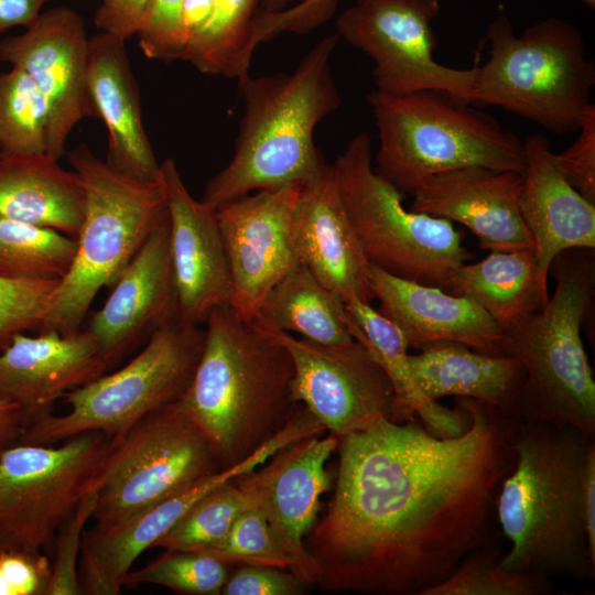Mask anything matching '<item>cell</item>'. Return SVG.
Returning a JSON list of instances; mask_svg holds the SVG:
<instances>
[{
	"label": "cell",
	"instance_id": "cell-7",
	"mask_svg": "<svg viewBox=\"0 0 595 595\" xmlns=\"http://www.w3.org/2000/svg\"><path fill=\"white\" fill-rule=\"evenodd\" d=\"M487 40L489 56L476 67L473 104L500 107L559 136L578 131L595 85L578 28L549 18L517 35L510 19L499 15Z\"/></svg>",
	"mask_w": 595,
	"mask_h": 595
},
{
	"label": "cell",
	"instance_id": "cell-35",
	"mask_svg": "<svg viewBox=\"0 0 595 595\" xmlns=\"http://www.w3.org/2000/svg\"><path fill=\"white\" fill-rule=\"evenodd\" d=\"M48 108L28 74L0 73V153L42 154L47 149Z\"/></svg>",
	"mask_w": 595,
	"mask_h": 595
},
{
	"label": "cell",
	"instance_id": "cell-16",
	"mask_svg": "<svg viewBox=\"0 0 595 595\" xmlns=\"http://www.w3.org/2000/svg\"><path fill=\"white\" fill-rule=\"evenodd\" d=\"M301 185L256 191L216 208L232 282L229 305L252 321L271 289L296 264L291 241Z\"/></svg>",
	"mask_w": 595,
	"mask_h": 595
},
{
	"label": "cell",
	"instance_id": "cell-28",
	"mask_svg": "<svg viewBox=\"0 0 595 595\" xmlns=\"http://www.w3.org/2000/svg\"><path fill=\"white\" fill-rule=\"evenodd\" d=\"M84 215L78 175L46 153H0V219L55 229L77 237Z\"/></svg>",
	"mask_w": 595,
	"mask_h": 595
},
{
	"label": "cell",
	"instance_id": "cell-49",
	"mask_svg": "<svg viewBox=\"0 0 595 595\" xmlns=\"http://www.w3.org/2000/svg\"><path fill=\"white\" fill-rule=\"evenodd\" d=\"M584 517L588 551L595 561V442L587 451L584 473Z\"/></svg>",
	"mask_w": 595,
	"mask_h": 595
},
{
	"label": "cell",
	"instance_id": "cell-18",
	"mask_svg": "<svg viewBox=\"0 0 595 595\" xmlns=\"http://www.w3.org/2000/svg\"><path fill=\"white\" fill-rule=\"evenodd\" d=\"M339 441L332 433L305 437L277 452L259 470L248 473L257 506L293 560V573L306 585H314L316 571L305 538L317 521L321 496L331 489L332 476L325 467Z\"/></svg>",
	"mask_w": 595,
	"mask_h": 595
},
{
	"label": "cell",
	"instance_id": "cell-48",
	"mask_svg": "<svg viewBox=\"0 0 595 595\" xmlns=\"http://www.w3.org/2000/svg\"><path fill=\"white\" fill-rule=\"evenodd\" d=\"M50 0H0V34L13 26L31 25Z\"/></svg>",
	"mask_w": 595,
	"mask_h": 595
},
{
	"label": "cell",
	"instance_id": "cell-32",
	"mask_svg": "<svg viewBox=\"0 0 595 595\" xmlns=\"http://www.w3.org/2000/svg\"><path fill=\"white\" fill-rule=\"evenodd\" d=\"M261 0H214L203 26L192 36L182 61L201 73L241 79L248 74L246 48Z\"/></svg>",
	"mask_w": 595,
	"mask_h": 595
},
{
	"label": "cell",
	"instance_id": "cell-29",
	"mask_svg": "<svg viewBox=\"0 0 595 595\" xmlns=\"http://www.w3.org/2000/svg\"><path fill=\"white\" fill-rule=\"evenodd\" d=\"M351 316L349 331L363 343L387 372L403 422L418 416L423 426L437 437H454L469 426L468 413L459 408L448 409L437 400L426 399L418 389L408 363V342L400 327L370 303L354 300L345 303Z\"/></svg>",
	"mask_w": 595,
	"mask_h": 595
},
{
	"label": "cell",
	"instance_id": "cell-4",
	"mask_svg": "<svg viewBox=\"0 0 595 595\" xmlns=\"http://www.w3.org/2000/svg\"><path fill=\"white\" fill-rule=\"evenodd\" d=\"M337 34L316 42L290 73L238 80L244 115L230 162L206 184L202 202L218 206L252 191L304 185L327 164L317 125L342 104L331 58Z\"/></svg>",
	"mask_w": 595,
	"mask_h": 595
},
{
	"label": "cell",
	"instance_id": "cell-51",
	"mask_svg": "<svg viewBox=\"0 0 595 595\" xmlns=\"http://www.w3.org/2000/svg\"><path fill=\"white\" fill-rule=\"evenodd\" d=\"M213 2L214 0H183L182 25L187 37V43L206 22L212 11Z\"/></svg>",
	"mask_w": 595,
	"mask_h": 595
},
{
	"label": "cell",
	"instance_id": "cell-14",
	"mask_svg": "<svg viewBox=\"0 0 595 595\" xmlns=\"http://www.w3.org/2000/svg\"><path fill=\"white\" fill-rule=\"evenodd\" d=\"M259 326L290 354L292 399L325 431L342 439L381 419L403 422L387 372L363 343L323 345Z\"/></svg>",
	"mask_w": 595,
	"mask_h": 595
},
{
	"label": "cell",
	"instance_id": "cell-41",
	"mask_svg": "<svg viewBox=\"0 0 595 595\" xmlns=\"http://www.w3.org/2000/svg\"><path fill=\"white\" fill-rule=\"evenodd\" d=\"M183 0H149L136 34L142 53L152 60L182 61L187 37L182 25Z\"/></svg>",
	"mask_w": 595,
	"mask_h": 595
},
{
	"label": "cell",
	"instance_id": "cell-23",
	"mask_svg": "<svg viewBox=\"0 0 595 595\" xmlns=\"http://www.w3.org/2000/svg\"><path fill=\"white\" fill-rule=\"evenodd\" d=\"M125 43L102 32L89 37L87 88L94 116L107 130L105 162L129 177L159 182L161 163L142 122L139 88Z\"/></svg>",
	"mask_w": 595,
	"mask_h": 595
},
{
	"label": "cell",
	"instance_id": "cell-20",
	"mask_svg": "<svg viewBox=\"0 0 595 595\" xmlns=\"http://www.w3.org/2000/svg\"><path fill=\"white\" fill-rule=\"evenodd\" d=\"M291 241L296 261L345 303H370L375 295L367 260L346 213L334 164L301 186Z\"/></svg>",
	"mask_w": 595,
	"mask_h": 595
},
{
	"label": "cell",
	"instance_id": "cell-30",
	"mask_svg": "<svg viewBox=\"0 0 595 595\" xmlns=\"http://www.w3.org/2000/svg\"><path fill=\"white\" fill-rule=\"evenodd\" d=\"M448 293L472 300L504 331L549 301L533 249L490 251L483 260L463 263L454 272Z\"/></svg>",
	"mask_w": 595,
	"mask_h": 595
},
{
	"label": "cell",
	"instance_id": "cell-6",
	"mask_svg": "<svg viewBox=\"0 0 595 595\" xmlns=\"http://www.w3.org/2000/svg\"><path fill=\"white\" fill-rule=\"evenodd\" d=\"M378 130L375 171L401 193L428 178L478 166L521 173L523 142L491 115L437 90L368 96Z\"/></svg>",
	"mask_w": 595,
	"mask_h": 595
},
{
	"label": "cell",
	"instance_id": "cell-46",
	"mask_svg": "<svg viewBox=\"0 0 595 595\" xmlns=\"http://www.w3.org/2000/svg\"><path fill=\"white\" fill-rule=\"evenodd\" d=\"M149 0H101L94 17L97 29L127 41L138 31Z\"/></svg>",
	"mask_w": 595,
	"mask_h": 595
},
{
	"label": "cell",
	"instance_id": "cell-39",
	"mask_svg": "<svg viewBox=\"0 0 595 595\" xmlns=\"http://www.w3.org/2000/svg\"><path fill=\"white\" fill-rule=\"evenodd\" d=\"M60 281L0 277V351L15 335L41 329L53 306Z\"/></svg>",
	"mask_w": 595,
	"mask_h": 595
},
{
	"label": "cell",
	"instance_id": "cell-12",
	"mask_svg": "<svg viewBox=\"0 0 595 595\" xmlns=\"http://www.w3.org/2000/svg\"><path fill=\"white\" fill-rule=\"evenodd\" d=\"M220 470L202 431L172 404L138 421L98 476L94 528L110 530Z\"/></svg>",
	"mask_w": 595,
	"mask_h": 595
},
{
	"label": "cell",
	"instance_id": "cell-26",
	"mask_svg": "<svg viewBox=\"0 0 595 595\" xmlns=\"http://www.w3.org/2000/svg\"><path fill=\"white\" fill-rule=\"evenodd\" d=\"M301 437V429L295 423H288L245 461L199 479L117 528L110 530L93 528L85 531V537L95 547L111 578L122 587L125 576L141 553L153 548L154 543L175 527L197 501L221 484L266 464L277 452Z\"/></svg>",
	"mask_w": 595,
	"mask_h": 595
},
{
	"label": "cell",
	"instance_id": "cell-52",
	"mask_svg": "<svg viewBox=\"0 0 595 595\" xmlns=\"http://www.w3.org/2000/svg\"><path fill=\"white\" fill-rule=\"evenodd\" d=\"M303 0H261L260 11L279 12Z\"/></svg>",
	"mask_w": 595,
	"mask_h": 595
},
{
	"label": "cell",
	"instance_id": "cell-10",
	"mask_svg": "<svg viewBox=\"0 0 595 595\" xmlns=\"http://www.w3.org/2000/svg\"><path fill=\"white\" fill-rule=\"evenodd\" d=\"M205 331L174 316L148 338L125 367L64 396L69 410L47 414L23 430L17 443L51 445L85 432L120 437L144 416L174 403L198 364Z\"/></svg>",
	"mask_w": 595,
	"mask_h": 595
},
{
	"label": "cell",
	"instance_id": "cell-5",
	"mask_svg": "<svg viewBox=\"0 0 595 595\" xmlns=\"http://www.w3.org/2000/svg\"><path fill=\"white\" fill-rule=\"evenodd\" d=\"M549 272L555 291L545 306L502 331L505 355L518 358L526 371L518 416L594 437L595 381L582 340L594 301V249L560 252Z\"/></svg>",
	"mask_w": 595,
	"mask_h": 595
},
{
	"label": "cell",
	"instance_id": "cell-17",
	"mask_svg": "<svg viewBox=\"0 0 595 595\" xmlns=\"http://www.w3.org/2000/svg\"><path fill=\"white\" fill-rule=\"evenodd\" d=\"M170 220V252L176 316L199 325L217 306L230 303L232 282L216 209L187 191L176 163H161Z\"/></svg>",
	"mask_w": 595,
	"mask_h": 595
},
{
	"label": "cell",
	"instance_id": "cell-25",
	"mask_svg": "<svg viewBox=\"0 0 595 595\" xmlns=\"http://www.w3.org/2000/svg\"><path fill=\"white\" fill-rule=\"evenodd\" d=\"M370 286L380 313L396 323L409 347L436 342L462 343L489 355H505L504 334L489 315L469 299L440 288L392 275L370 267Z\"/></svg>",
	"mask_w": 595,
	"mask_h": 595
},
{
	"label": "cell",
	"instance_id": "cell-13",
	"mask_svg": "<svg viewBox=\"0 0 595 595\" xmlns=\"http://www.w3.org/2000/svg\"><path fill=\"white\" fill-rule=\"evenodd\" d=\"M440 8L439 0H355L338 15L336 34L372 60L377 91L437 90L473 104L476 67L454 68L434 58Z\"/></svg>",
	"mask_w": 595,
	"mask_h": 595
},
{
	"label": "cell",
	"instance_id": "cell-50",
	"mask_svg": "<svg viewBox=\"0 0 595 595\" xmlns=\"http://www.w3.org/2000/svg\"><path fill=\"white\" fill-rule=\"evenodd\" d=\"M25 425L20 407L14 402L0 399V450L17 443Z\"/></svg>",
	"mask_w": 595,
	"mask_h": 595
},
{
	"label": "cell",
	"instance_id": "cell-44",
	"mask_svg": "<svg viewBox=\"0 0 595 595\" xmlns=\"http://www.w3.org/2000/svg\"><path fill=\"white\" fill-rule=\"evenodd\" d=\"M576 140L563 152L554 153L563 177L587 201L595 204V106L588 108Z\"/></svg>",
	"mask_w": 595,
	"mask_h": 595
},
{
	"label": "cell",
	"instance_id": "cell-54",
	"mask_svg": "<svg viewBox=\"0 0 595 595\" xmlns=\"http://www.w3.org/2000/svg\"><path fill=\"white\" fill-rule=\"evenodd\" d=\"M101 1V0H100Z\"/></svg>",
	"mask_w": 595,
	"mask_h": 595
},
{
	"label": "cell",
	"instance_id": "cell-33",
	"mask_svg": "<svg viewBox=\"0 0 595 595\" xmlns=\"http://www.w3.org/2000/svg\"><path fill=\"white\" fill-rule=\"evenodd\" d=\"M76 251V239L55 229L0 219V277L62 280Z\"/></svg>",
	"mask_w": 595,
	"mask_h": 595
},
{
	"label": "cell",
	"instance_id": "cell-34",
	"mask_svg": "<svg viewBox=\"0 0 595 595\" xmlns=\"http://www.w3.org/2000/svg\"><path fill=\"white\" fill-rule=\"evenodd\" d=\"M250 473V472H249ZM257 506V495L247 474L213 489L183 517L153 548L203 552L218 543L236 519Z\"/></svg>",
	"mask_w": 595,
	"mask_h": 595
},
{
	"label": "cell",
	"instance_id": "cell-45",
	"mask_svg": "<svg viewBox=\"0 0 595 595\" xmlns=\"http://www.w3.org/2000/svg\"><path fill=\"white\" fill-rule=\"evenodd\" d=\"M305 583L290 570L271 566L239 565L231 570L223 595H299Z\"/></svg>",
	"mask_w": 595,
	"mask_h": 595
},
{
	"label": "cell",
	"instance_id": "cell-53",
	"mask_svg": "<svg viewBox=\"0 0 595 595\" xmlns=\"http://www.w3.org/2000/svg\"><path fill=\"white\" fill-rule=\"evenodd\" d=\"M583 3H585L586 6H588L589 8H594L595 7V0H581Z\"/></svg>",
	"mask_w": 595,
	"mask_h": 595
},
{
	"label": "cell",
	"instance_id": "cell-22",
	"mask_svg": "<svg viewBox=\"0 0 595 595\" xmlns=\"http://www.w3.org/2000/svg\"><path fill=\"white\" fill-rule=\"evenodd\" d=\"M108 366L88 331L18 334L0 351V399L17 403L26 425L51 414L56 400L102 376ZM25 425V426H26Z\"/></svg>",
	"mask_w": 595,
	"mask_h": 595
},
{
	"label": "cell",
	"instance_id": "cell-38",
	"mask_svg": "<svg viewBox=\"0 0 595 595\" xmlns=\"http://www.w3.org/2000/svg\"><path fill=\"white\" fill-rule=\"evenodd\" d=\"M203 552L230 566H271L294 572L293 560L258 506L245 510L228 533Z\"/></svg>",
	"mask_w": 595,
	"mask_h": 595
},
{
	"label": "cell",
	"instance_id": "cell-19",
	"mask_svg": "<svg viewBox=\"0 0 595 595\" xmlns=\"http://www.w3.org/2000/svg\"><path fill=\"white\" fill-rule=\"evenodd\" d=\"M112 286L86 328L108 367L176 316L167 213Z\"/></svg>",
	"mask_w": 595,
	"mask_h": 595
},
{
	"label": "cell",
	"instance_id": "cell-31",
	"mask_svg": "<svg viewBox=\"0 0 595 595\" xmlns=\"http://www.w3.org/2000/svg\"><path fill=\"white\" fill-rule=\"evenodd\" d=\"M342 298L296 263L268 293L255 323L323 345H344L354 337Z\"/></svg>",
	"mask_w": 595,
	"mask_h": 595
},
{
	"label": "cell",
	"instance_id": "cell-8",
	"mask_svg": "<svg viewBox=\"0 0 595 595\" xmlns=\"http://www.w3.org/2000/svg\"><path fill=\"white\" fill-rule=\"evenodd\" d=\"M84 191V215L72 266L56 288L39 332L67 334L80 325L104 286H112L166 215L161 182L123 175L82 143L67 154Z\"/></svg>",
	"mask_w": 595,
	"mask_h": 595
},
{
	"label": "cell",
	"instance_id": "cell-47",
	"mask_svg": "<svg viewBox=\"0 0 595 595\" xmlns=\"http://www.w3.org/2000/svg\"><path fill=\"white\" fill-rule=\"evenodd\" d=\"M77 578L79 594L118 595L121 593V586L111 578L95 547L85 534L78 559Z\"/></svg>",
	"mask_w": 595,
	"mask_h": 595
},
{
	"label": "cell",
	"instance_id": "cell-42",
	"mask_svg": "<svg viewBox=\"0 0 595 595\" xmlns=\"http://www.w3.org/2000/svg\"><path fill=\"white\" fill-rule=\"evenodd\" d=\"M339 0H303L279 12L258 10L253 19L246 48L250 65L257 46L283 34H307L328 22L335 14Z\"/></svg>",
	"mask_w": 595,
	"mask_h": 595
},
{
	"label": "cell",
	"instance_id": "cell-15",
	"mask_svg": "<svg viewBox=\"0 0 595 595\" xmlns=\"http://www.w3.org/2000/svg\"><path fill=\"white\" fill-rule=\"evenodd\" d=\"M88 51L86 23L66 6L41 12L22 34L0 41V60L23 69L46 101V154L57 161L75 126L94 116L87 88Z\"/></svg>",
	"mask_w": 595,
	"mask_h": 595
},
{
	"label": "cell",
	"instance_id": "cell-27",
	"mask_svg": "<svg viewBox=\"0 0 595 595\" xmlns=\"http://www.w3.org/2000/svg\"><path fill=\"white\" fill-rule=\"evenodd\" d=\"M420 349L409 355L408 363L426 399L470 398L519 419L526 371L518 358L480 353L455 342H436Z\"/></svg>",
	"mask_w": 595,
	"mask_h": 595
},
{
	"label": "cell",
	"instance_id": "cell-37",
	"mask_svg": "<svg viewBox=\"0 0 595 595\" xmlns=\"http://www.w3.org/2000/svg\"><path fill=\"white\" fill-rule=\"evenodd\" d=\"M230 565L204 552L165 550L148 565L129 571L123 585L154 584L192 595H218Z\"/></svg>",
	"mask_w": 595,
	"mask_h": 595
},
{
	"label": "cell",
	"instance_id": "cell-2",
	"mask_svg": "<svg viewBox=\"0 0 595 595\" xmlns=\"http://www.w3.org/2000/svg\"><path fill=\"white\" fill-rule=\"evenodd\" d=\"M593 441L569 425L519 419L516 462L496 505L497 522L510 542L504 567L594 580L584 517L585 463Z\"/></svg>",
	"mask_w": 595,
	"mask_h": 595
},
{
	"label": "cell",
	"instance_id": "cell-40",
	"mask_svg": "<svg viewBox=\"0 0 595 595\" xmlns=\"http://www.w3.org/2000/svg\"><path fill=\"white\" fill-rule=\"evenodd\" d=\"M98 491L93 490L79 501L72 516L58 529L54 543L51 581L45 595H78L77 565L85 526L94 516Z\"/></svg>",
	"mask_w": 595,
	"mask_h": 595
},
{
	"label": "cell",
	"instance_id": "cell-24",
	"mask_svg": "<svg viewBox=\"0 0 595 595\" xmlns=\"http://www.w3.org/2000/svg\"><path fill=\"white\" fill-rule=\"evenodd\" d=\"M523 150L518 204L532 238L538 269L548 279L550 266L560 252L595 248V204L563 177L544 136H528Z\"/></svg>",
	"mask_w": 595,
	"mask_h": 595
},
{
	"label": "cell",
	"instance_id": "cell-11",
	"mask_svg": "<svg viewBox=\"0 0 595 595\" xmlns=\"http://www.w3.org/2000/svg\"><path fill=\"white\" fill-rule=\"evenodd\" d=\"M115 437L85 432L60 446L14 443L0 450V540L46 553L98 476Z\"/></svg>",
	"mask_w": 595,
	"mask_h": 595
},
{
	"label": "cell",
	"instance_id": "cell-43",
	"mask_svg": "<svg viewBox=\"0 0 595 595\" xmlns=\"http://www.w3.org/2000/svg\"><path fill=\"white\" fill-rule=\"evenodd\" d=\"M51 575L46 553L0 540V595H45Z\"/></svg>",
	"mask_w": 595,
	"mask_h": 595
},
{
	"label": "cell",
	"instance_id": "cell-1",
	"mask_svg": "<svg viewBox=\"0 0 595 595\" xmlns=\"http://www.w3.org/2000/svg\"><path fill=\"white\" fill-rule=\"evenodd\" d=\"M456 404L470 418L458 436L381 419L340 439L333 497L305 538L314 585L423 595L467 553L498 542L497 498L519 419L470 398Z\"/></svg>",
	"mask_w": 595,
	"mask_h": 595
},
{
	"label": "cell",
	"instance_id": "cell-21",
	"mask_svg": "<svg viewBox=\"0 0 595 595\" xmlns=\"http://www.w3.org/2000/svg\"><path fill=\"white\" fill-rule=\"evenodd\" d=\"M521 174L470 166L436 174L413 193L410 209L457 221L478 238L480 249H533L518 198Z\"/></svg>",
	"mask_w": 595,
	"mask_h": 595
},
{
	"label": "cell",
	"instance_id": "cell-3",
	"mask_svg": "<svg viewBox=\"0 0 595 595\" xmlns=\"http://www.w3.org/2000/svg\"><path fill=\"white\" fill-rule=\"evenodd\" d=\"M193 378L172 405L205 435L220 469L252 455L279 433L296 405L288 350L230 305L208 315Z\"/></svg>",
	"mask_w": 595,
	"mask_h": 595
},
{
	"label": "cell",
	"instance_id": "cell-36",
	"mask_svg": "<svg viewBox=\"0 0 595 595\" xmlns=\"http://www.w3.org/2000/svg\"><path fill=\"white\" fill-rule=\"evenodd\" d=\"M497 543L467 553L455 572L423 595H545L552 578L504 567Z\"/></svg>",
	"mask_w": 595,
	"mask_h": 595
},
{
	"label": "cell",
	"instance_id": "cell-9",
	"mask_svg": "<svg viewBox=\"0 0 595 595\" xmlns=\"http://www.w3.org/2000/svg\"><path fill=\"white\" fill-rule=\"evenodd\" d=\"M333 164L369 263L447 292L456 269L472 258L452 221L403 207V193L375 171L371 139L365 132L354 136Z\"/></svg>",
	"mask_w": 595,
	"mask_h": 595
}]
</instances>
